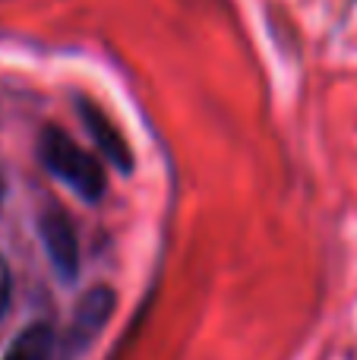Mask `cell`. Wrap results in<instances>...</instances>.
<instances>
[{
	"instance_id": "cell-1",
	"label": "cell",
	"mask_w": 357,
	"mask_h": 360,
	"mask_svg": "<svg viewBox=\"0 0 357 360\" xmlns=\"http://www.w3.org/2000/svg\"><path fill=\"white\" fill-rule=\"evenodd\" d=\"M38 158L48 168L51 177H57L60 184H67L86 202H98L108 190L105 165L92 155L89 149H82L67 130L60 127H44L38 136Z\"/></svg>"
},
{
	"instance_id": "cell-2",
	"label": "cell",
	"mask_w": 357,
	"mask_h": 360,
	"mask_svg": "<svg viewBox=\"0 0 357 360\" xmlns=\"http://www.w3.org/2000/svg\"><path fill=\"white\" fill-rule=\"evenodd\" d=\"M114 307H117V294L105 285H95L82 294L67 326V335H63V360H76L82 351L92 348V342L111 323Z\"/></svg>"
},
{
	"instance_id": "cell-3",
	"label": "cell",
	"mask_w": 357,
	"mask_h": 360,
	"mask_svg": "<svg viewBox=\"0 0 357 360\" xmlns=\"http://www.w3.org/2000/svg\"><path fill=\"white\" fill-rule=\"evenodd\" d=\"M38 237H41L44 256H48L51 269L57 272V278L63 285H73L79 278L82 253H79V237L76 228L60 209H44L38 215Z\"/></svg>"
},
{
	"instance_id": "cell-4",
	"label": "cell",
	"mask_w": 357,
	"mask_h": 360,
	"mask_svg": "<svg viewBox=\"0 0 357 360\" xmlns=\"http://www.w3.org/2000/svg\"><path fill=\"white\" fill-rule=\"evenodd\" d=\"M79 117H82V124H86L89 136H92L95 146H98V152L105 155V162L111 165V168H117L120 174H133V152H130V146H126V139L120 136L117 127L105 117V111L95 108L89 98H82Z\"/></svg>"
},
{
	"instance_id": "cell-5",
	"label": "cell",
	"mask_w": 357,
	"mask_h": 360,
	"mask_svg": "<svg viewBox=\"0 0 357 360\" xmlns=\"http://www.w3.org/2000/svg\"><path fill=\"white\" fill-rule=\"evenodd\" d=\"M57 338L48 323H32L19 332L0 360H54Z\"/></svg>"
},
{
	"instance_id": "cell-6",
	"label": "cell",
	"mask_w": 357,
	"mask_h": 360,
	"mask_svg": "<svg viewBox=\"0 0 357 360\" xmlns=\"http://www.w3.org/2000/svg\"><path fill=\"white\" fill-rule=\"evenodd\" d=\"M13 294H16V278H13V266L6 262V256L0 253V326H4V319L10 316Z\"/></svg>"
},
{
	"instance_id": "cell-7",
	"label": "cell",
	"mask_w": 357,
	"mask_h": 360,
	"mask_svg": "<svg viewBox=\"0 0 357 360\" xmlns=\"http://www.w3.org/2000/svg\"><path fill=\"white\" fill-rule=\"evenodd\" d=\"M0 196H4V177H0Z\"/></svg>"
}]
</instances>
